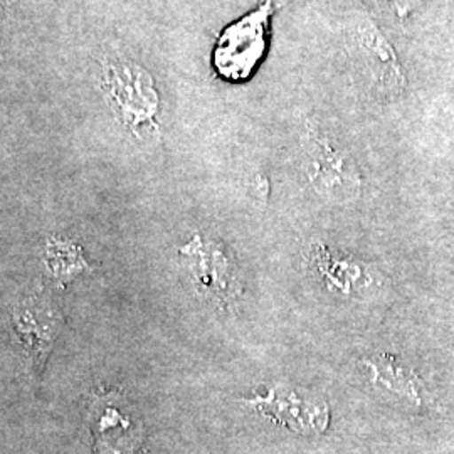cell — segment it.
I'll list each match as a JSON object with an SVG mask.
<instances>
[{"instance_id": "2", "label": "cell", "mask_w": 454, "mask_h": 454, "mask_svg": "<svg viewBox=\"0 0 454 454\" xmlns=\"http://www.w3.org/2000/svg\"><path fill=\"white\" fill-rule=\"evenodd\" d=\"M99 84L116 118L133 133L155 127L159 93L145 67L125 59H106L101 65Z\"/></svg>"}, {"instance_id": "1", "label": "cell", "mask_w": 454, "mask_h": 454, "mask_svg": "<svg viewBox=\"0 0 454 454\" xmlns=\"http://www.w3.org/2000/svg\"><path fill=\"white\" fill-rule=\"evenodd\" d=\"M271 16L273 2L264 0L258 9L229 24L219 34L212 51V66L223 80L243 82L253 76L270 44Z\"/></svg>"}, {"instance_id": "8", "label": "cell", "mask_w": 454, "mask_h": 454, "mask_svg": "<svg viewBox=\"0 0 454 454\" xmlns=\"http://www.w3.org/2000/svg\"><path fill=\"white\" fill-rule=\"evenodd\" d=\"M44 262L49 273L61 281H67L86 270H91L90 262L82 256L80 246L65 239H49Z\"/></svg>"}, {"instance_id": "4", "label": "cell", "mask_w": 454, "mask_h": 454, "mask_svg": "<svg viewBox=\"0 0 454 454\" xmlns=\"http://www.w3.org/2000/svg\"><path fill=\"white\" fill-rule=\"evenodd\" d=\"M180 256L191 270L197 286L214 296L221 305H227L239 294L232 261L221 244L202 241L197 234L191 243L180 249Z\"/></svg>"}, {"instance_id": "3", "label": "cell", "mask_w": 454, "mask_h": 454, "mask_svg": "<svg viewBox=\"0 0 454 454\" xmlns=\"http://www.w3.org/2000/svg\"><path fill=\"white\" fill-rule=\"evenodd\" d=\"M11 326L22 352L43 369L63 328V317L44 296L33 294L11 309Z\"/></svg>"}, {"instance_id": "6", "label": "cell", "mask_w": 454, "mask_h": 454, "mask_svg": "<svg viewBox=\"0 0 454 454\" xmlns=\"http://www.w3.org/2000/svg\"><path fill=\"white\" fill-rule=\"evenodd\" d=\"M247 404L258 407L266 416L292 427L298 433L318 431L322 433L328 426V407L325 403L300 397L293 390H270L266 397H256L247 401Z\"/></svg>"}, {"instance_id": "9", "label": "cell", "mask_w": 454, "mask_h": 454, "mask_svg": "<svg viewBox=\"0 0 454 454\" xmlns=\"http://www.w3.org/2000/svg\"><path fill=\"white\" fill-rule=\"evenodd\" d=\"M372 373L373 380L382 384L386 389L407 395L409 399L419 401L418 395V382L412 373H407L406 369L390 356H382L375 360L365 362Z\"/></svg>"}, {"instance_id": "10", "label": "cell", "mask_w": 454, "mask_h": 454, "mask_svg": "<svg viewBox=\"0 0 454 454\" xmlns=\"http://www.w3.org/2000/svg\"><path fill=\"white\" fill-rule=\"evenodd\" d=\"M394 4H395V9H397L399 16L406 17L409 14V9H411L409 0H394Z\"/></svg>"}, {"instance_id": "7", "label": "cell", "mask_w": 454, "mask_h": 454, "mask_svg": "<svg viewBox=\"0 0 454 454\" xmlns=\"http://www.w3.org/2000/svg\"><path fill=\"white\" fill-rule=\"evenodd\" d=\"M362 46L371 59L377 82L389 91H401L406 82L401 65L394 54V49L390 48L384 35L373 27V24H365L362 29Z\"/></svg>"}, {"instance_id": "5", "label": "cell", "mask_w": 454, "mask_h": 454, "mask_svg": "<svg viewBox=\"0 0 454 454\" xmlns=\"http://www.w3.org/2000/svg\"><path fill=\"white\" fill-rule=\"evenodd\" d=\"M309 180L330 199H354L360 191V176L352 159L309 131Z\"/></svg>"}]
</instances>
